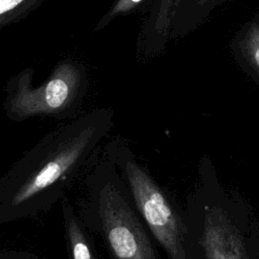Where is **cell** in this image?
<instances>
[{
	"label": "cell",
	"instance_id": "cell-1",
	"mask_svg": "<svg viewBox=\"0 0 259 259\" xmlns=\"http://www.w3.org/2000/svg\"><path fill=\"white\" fill-rule=\"evenodd\" d=\"M114 123L111 108L81 113L42 136L0 177V226L36 219L96 160Z\"/></svg>",
	"mask_w": 259,
	"mask_h": 259
},
{
	"label": "cell",
	"instance_id": "cell-2",
	"mask_svg": "<svg viewBox=\"0 0 259 259\" xmlns=\"http://www.w3.org/2000/svg\"><path fill=\"white\" fill-rule=\"evenodd\" d=\"M77 210L87 228L100 237L108 259H158L151 234L105 153L86 177Z\"/></svg>",
	"mask_w": 259,
	"mask_h": 259
},
{
	"label": "cell",
	"instance_id": "cell-3",
	"mask_svg": "<svg viewBox=\"0 0 259 259\" xmlns=\"http://www.w3.org/2000/svg\"><path fill=\"white\" fill-rule=\"evenodd\" d=\"M33 76L34 69L26 67L7 79L3 109L9 120L22 122L33 117L71 120L81 114L90 83L89 72L82 62L62 60L36 86Z\"/></svg>",
	"mask_w": 259,
	"mask_h": 259
},
{
	"label": "cell",
	"instance_id": "cell-4",
	"mask_svg": "<svg viewBox=\"0 0 259 259\" xmlns=\"http://www.w3.org/2000/svg\"><path fill=\"white\" fill-rule=\"evenodd\" d=\"M103 153L114 163L143 222L167 259H186L184 212L170 193L138 160L123 139L110 140Z\"/></svg>",
	"mask_w": 259,
	"mask_h": 259
},
{
	"label": "cell",
	"instance_id": "cell-5",
	"mask_svg": "<svg viewBox=\"0 0 259 259\" xmlns=\"http://www.w3.org/2000/svg\"><path fill=\"white\" fill-rule=\"evenodd\" d=\"M180 0H153L150 15L142 32L141 48L147 56L161 52L171 39V32Z\"/></svg>",
	"mask_w": 259,
	"mask_h": 259
},
{
	"label": "cell",
	"instance_id": "cell-6",
	"mask_svg": "<svg viewBox=\"0 0 259 259\" xmlns=\"http://www.w3.org/2000/svg\"><path fill=\"white\" fill-rule=\"evenodd\" d=\"M60 204L68 259H99L93 233L84 224L67 195L61 199Z\"/></svg>",
	"mask_w": 259,
	"mask_h": 259
},
{
	"label": "cell",
	"instance_id": "cell-7",
	"mask_svg": "<svg viewBox=\"0 0 259 259\" xmlns=\"http://www.w3.org/2000/svg\"><path fill=\"white\" fill-rule=\"evenodd\" d=\"M230 48L239 67L259 85V14L253 15L234 34Z\"/></svg>",
	"mask_w": 259,
	"mask_h": 259
},
{
	"label": "cell",
	"instance_id": "cell-8",
	"mask_svg": "<svg viewBox=\"0 0 259 259\" xmlns=\"http://www.w3.org/2000/svg\"><path fill=\"white\" fill-rule=\"evenodd\" d=\"M231 0H180L171 38L186 35L202 25L210 14Z\"/></svg>",
	"mask_w": 259,
	"mask_h": 259
},
{
	"label": "cell",
	"instance_id": "cell-9",
	"mask_svg": "<svg viewBox=\"0 0 259 259\" xmlns=\"http://www.w3.org/2000/svg\"><path fill=\"white\" fill-rule=\"evenodd\" d=\"M47 0H0V29L28 17Z\"/></svg>",
	"mask_w": 259,
	"mask_h": 259
},
{
	"label": "cell",
	"instance_id": "cell-10",
	"mask_svg": "<svg viewBox=\"0 0 259 259\" xmlns=\"http://www.w3.org/2000/svg\"><path fill=\"white\" fill-rule=\"evenodd\" d=\"M153 0H112L110 5L104 14L97 21L94 31L97 32L108 26L114 19L120 16H126L138 11H141L143 8H150Z\"/></svg>",
	"mask_w": 259,
	"mask_h": 259
},
{
	"label": "cell",
	"instance_id": "cell-11",
	"mask_svg": "<svg viewBox=\"0 0 259 259\" xmlns=\"http://www.w3.org/2000/svg\"><path fill=\"white\" fill-rule=\"evenodd\" d=\"M0 259H40V257L31 251L20 249H1Z\"/></svg>",
	"mask_w": 259,
	"mask_h": 259
}]
</instances>
